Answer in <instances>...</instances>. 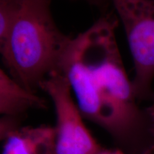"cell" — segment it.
<instances>
[{"label":"cell","instance_id":"1","mask_svg":"<svg viewBox=\"0 0 154 154\" xmlns=\"http://www.w3.org/2000/svg\"><path fill=\"white\" fill-rule=\"evenodd\" d=\"M118 19L106 12L72 37L59 72L84 119L105 131L125 154H154V101L136 94L116 39Z\"/></svg>","mask_w":154,"mask_h":154},{"label":"cell","instance_id":"2","mask_svg":"<svg viewBox=\"0 0 154 154\" xmlns=\"http://www.w3.org/2000/svg\"><path fill=\"white\" fill-rule=\"evenodd\" d=\"M17 1L16 16L0 51L7 73L36 93L49 75L59 72L72 36L63 34L56 24L51 0Z\"/></svg>","mask_w":154,"mask_h":154},{"label":"cell","instance_id":"3","mask_svg":"<svg viewBox=\"0 0 154 154\" xmlns=\"http://www.w3.org/2000/svg\"><path fill=\"white\" fill-rule=\"evenodd\" d=\"M124 25L133 57L132 84L140 97L154 101V0H110Z\"/></svg>","mask_w":154,"mask_h":154},{"label":"cell","instance_id":"4","mask_svg":"<svg viewBox=\"0 0 154 154\" xmlns=\"http://www.w3.org/2000/svg\"><path fill=\"white\" fill-rule=\"evenodd\" d=\"M40 89L49 95L54 107L57 154H96L102 149L84 124L69 83L62 74L49 75Z\"/></svg>","mask_w":154,"mask_h":154},{"label":"cell","instance_id":"5","mask_svg":"<svg viewBox=\"0 0 154 154\" xmlns=\"http://www.w3.org/2000/svg\"><path fill=\"white\" fill-rule=\"evenodd\" d=\"M47 108V101L29 91L0 69V134L4 135L22 126L29 111Z\"/></svg>","mask_w":154,"mask_h":154},{"label":"cell","instance_id":"6","mask_svg":"<svg viewBox=\"0 0 154 154\" xmlns=\"http://www.w3.org/2000/svg\"><path fill=\"white\" fill-rule=\"evenodd\" d=\"M1 140L2 154H57L56 131L53 126H22L8 133Z\"/></svg>","mask_w":154,"mask_h":154},{"label":"cell","instance_id":"7","mask_svg":"<svg viewBox=\"0 0 154 154\" xmlns=\"http://www.w3.org/2000/svg\"><path fill=\"white\" fill-rule=\"evenodd\" d=\"M96 154H125L121 150L119 149H105L102 148L101 150H99Z\"/></svg>","mask_w":154,"mask_h":154},{"label":"cell","instance_id":"8","mask_svg":"<svg viewBox=\"0 0 154 154\" xmlns=\"http://www.w3.org/2000/svg\"><path fill=\"white\" fill-rule=\"evenodd\" d=\"M110 0H90V4L100 7H106Z\"/></svg>","mask_w":154,"mask_h":154},{"label":"cell","instance_id":"9","mask_svg":"<svg viewBox=\"0 0 154 154\" xmlns=\"http://www.w3.org/2000/svg\"><path fill=\"white\" fill-rule=\"evenodd\" d=\"M73 1H77V0H73ZM84 1L87 2H88V3L90 4V0H84Z\"/></svg>","mask_w":154,"mask_h":154}]
</instances>
